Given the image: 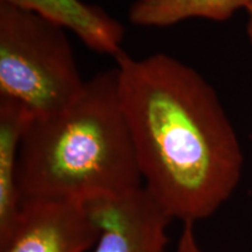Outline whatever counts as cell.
<instances>
[{
	"instance_id": "6da1fadb",
	"label": "cell",
	"mask_w": 252,
	"mask_h": 252,
	"mask_svg": "<svg viewBox=\"0 0 252 252\" xmlns=\"http://www.w3.org/2000/svg\"><path fill=\"white\" fill-rule=\"evenodd\" d=\"M117 61L123 112L144 187L172 220L214 215L241 181L243 152L216 91L165 53Z\"/></svg>"
},
{
	"instance_id": "7a4b0ae2",
	"label": "cell",
	"mask_w": 252,
	"mask_h": 252,
	"mask_svg": "<svg viewBox=\"0 0 252 252\" xmlns=\"http://www.w3.org/2000/svg\"><path fill=\"white\" fill-rule=\"evenodd\" d=\"M18 186L23 201L78 202L143 187L117 69L87 81L81 96L61 111L30 117L19 152Z\"/></svg>"
},
{
	"instance_id": "3957f363",
	"label": "cell",
	"mask_w": 252,
	"mask_h": 252,
	"mask_svg": "<svg viewBox=\"0 0 252 252\" xmlns=\"http://www.w3.org/2000/svg\"><path fill=\"white\" fill-rule=\"evenodd\" d=\"M67 32L34 12L0 2V98L19 103L31 117L75 102L87 81Z\"/></svg>"
},
{
	"instance_id": "277c9868",
	"label": "cell",
	"mask_w": 252,
	"mask_h": 252,
	"mask_svg": "<svg viewBox=\"0 0 252 252\" xmlns=\"http://www.w3.org/2000/svg\"><path fill=\"white\" fill-rule=\"evenodd\" d=\"M83 203L99 232L91 252H165L172 219L144 186Z\"/></svg>"
},
{
	"instance_id": "5b68a950",
	"label": "cell",
	"mask_w": 252,
	"mask_h": 252,
	"mask_svg": "<svg viewBox=\"0 0 252 252\" xmlns=\"http://www.w3.org/2000/svg\"><path fill=\"white\" fill-rule=\"evenodd\" d=\"M98 234V226L83 202L26 200L0 252H87L96 244Z\"/></svg>"
},
{
	"instance_id": "8992f818",
	"label": "cell",
	"mask_w": 252,
	"mask_h": 252,
	"mask_svg": "<svg viewBox=\"0 0 252 252\" xmlns=\"http://www.w3.org/2000/svg\"><path fill=\"white\" fill-rule=\"evenodd\" d=\"M27 9L71 32L90 49L116 58L123 52L124 27L102 7L82 0H0Z\"/></svg>"
},
{
	"instance_id": "52a82bcc",
	"label": "cell",
	"mask_w": 252,
	"mask_h": 252,
	"mask_svg": "<svg viewBox=\"0 0 252 252\" xmlns=\"http://www.w3.org/2000/svg\"><path fill=\"white\" fill-rule=\"evenodd\" d=\"M30 117L23 105L0 98V247L11 237L23 207L18 186V162Z\"/></svg>"
},
{
	"instance_id": "ba28073f",
	"label": "cell",
	"mask_w": 252,
	"mask_h": 252,
	"mask_svg": "<svg viewBox=\"0 0 252 252\" xmlns=\"http://www.w3.org/2000/svg\"><path fill=\"white\" fill-rule=\"evenodd\" d=\"M251 0H137L128 12L135 26L168 27L201 18L213 21L228 20Z\"/></svg>"
},
{
	"instance_id": "9c48e42d",
	"label": "cell",
	"mask_w": 252,
	"mask_h": 252,
	"mask_svg": "<svg viewBox=\"0 0 252 252\" xmlns=\"http://www.w3.org/2000/svg\"><path fill=\"white\" fill-rule=\"evenodd\" d=\"M174 252H203L195 237L194 224H190V223L184 224V229H182Z\"/></svg>"
},
{
	"instance_id": "30bf717a",
	"label": "cell",
	"mask_w": 252,
	"mask_h": 252,
	"mask_svg": "<svg viewBox=\"0 0 252 252\" xmlns=\"http://www.w3.org/2000/svg\"><path fill=\"white\" fill-rule=\"evenodd\" d=\"M245 11H247V14H248L247 34H248L249 40H250V42H251V45H252V0H251L250 4L247 6Z\"/></svg>"
}]
</instances>
